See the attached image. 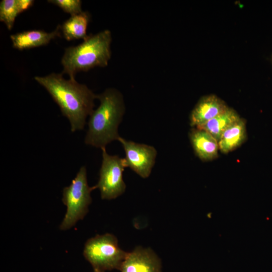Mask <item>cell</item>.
<instances>
[{
	"instance_id": "4",
	"label": "cell",
	"mask_w": 272,
	"mask_h": 272,
	"mask_svg": "<svg viewBox=\"0 0 272 272\" xmlns=\"http://www.w3.org/2000/svg\"><path fill=\"white\" fill-rule=\"evenodd\" d=\"M95 188V186L88 185L86 168L81 167L71 184L63 189L62 201L66 207V212L60 230H68L84 218L92 202L91 192Z\"/></svg>"
},
{
	"instance_id": "16",
	"label": "cell",
	"mask_w": 272,
	"mask_h": 272,
	"mask_svg": "<svg viewBox=\"0 0 272 272\" xmlns=\"http://www.w3.org/2000/svg\"><path fill=\"white\" fill-rule=\"evenodd\" d=\"M47 2L58 6L71 16L83 12L81 7L82 2L80 0H49Z\"/></svg>"
},
{
	"instance_id": "11",
	"label": "cell",
	"mask_w": 272,
	"mask_h": 272,
	"mask_svg": "<svg viewBox=\"0 0 272 272\" xmlns=\"http://www.w3.org/2000/svg\"><path fill=\"white\" fill-rule=\"evenodd\" d=\"M60 30L59 25L51 32L42 30L24 31L11 35L10 38L14 48L23 50L48 44L51 40L60 36Z\"/></svg>"
},
{
	"instance_id": "8",
	"label": "cell",
	"mask_w": 272,
	"mask_h": 272,
	"mask_svg": "<svg viewBox=\"0 0 272 272\" xmlns=\"http://www.w3.org/2000/svg\"><path fill=\"white\" fill-rule=\"evenodd\" d=\"M119 270L121 272H162L161 262L153 250L139 246L127 252Z\"/></svg>"
},
{
	"instance_id": "10",
	"label": "cell",
	"mask_w": 272,
	"mask_h": 272,
	"mask_svg": "<svg viewBox=\"0 0 272 272\" xmlns=\"http://www.w3.org/2000/svg\"><path fill=\"white\" fill-rule=\"evenodd\" d=\"M189 138L195 155L202 161H213L218 157V141L207 131L192 127Z\"/></svg>"
},
{
	"instance_id": "6",
	"label": "cell",
	"mask_w": 272,
	"mask_h": 272,
	"mask_svg": "<svg viewBox=\"0 0 272 272\" xmlns=\"http://www.w3.org/2000/svg\"><path fill=\"white\" fill-rule=\"evenodd\" d=\"M101 150L102 161L99 179L95 186L99 188L102 199H112L120 196L125 190L126 185L122 174L126 166L124 158L109 155L105 148Z\"/></svg>"
},
{
	"instance_id": "12",
	"label": "cell",
	"mask_w": 272,
	"mask_h": 272,
	"mask_svg": "<svg viewBox=\"0 0 272 272\" xmlns=\"http://www.w3.org/2000/svg\"><path fill=\"white\" fill-rule=\"evenodd\" d=\"M246 138V121L241 117L223 133L218 141L219 151L223 154L231 152L242 145Z\"/></svg>"
},
{
	"instance_id": "18",
	"label": "cell",
	"mask_w": 272,
	"mask_h": 272,
	"mask_svg": "<svg viewBox=\"0 0 272 272\" xmlns=\"http://www.w3.org/2000/svg\"><path fill=\"white\" fill-rule=\"evenodd\" d=\"M94 272H96V271H94Z\"/></svg>"
},
{
	"instance_id": "15",
	"label": "cell",
	"mask_w": 272,
	"mask_h": 272,
	"mask_svg": "<svg viewBox=\"0 0 272 272\" xmlns=\"http://www.w3.org/2000/svg\"><path fill=\"white\" fill-rule=\"evenodd\" d=\"M21 13L17 0H2L0 3V21L11 30L14 25L16 18Z\"/></svg>"
},
{
	"instance_id": "2",
	"label": "cell",
	"mask_w": 272,
	"mask_h": 272,
	"mask_svg": "<svg viewBox=\"0 0 272 272\" xmlns=\"http://www.w3.org/2000/svg\"><path fill=\"white\" fill-rule=\"evenodd\" d=\"M99 106L89 115L88 129L85 143L96 148H106L120 137L118 126L125 111L122 94L117 89L109 88L97 95Z\"/></svg>"
},
{
	"instance_id": "5",
	"label": "cell",
	"mask_w": 272,
	"mask_h": 272,
	"mask_svg": "<svg viewBox=\"0 0 272 272\" xmlns=\"http://www.w3.org/2000/svg\"><path fill=\"white\" fill-rule=\"evenodd\" d=\"M127 253L119 247L116 237L109 233L88 239L83 251L85 258L96 272L119 270Z\"/></svg>"
},
{
	"instance_id": "13",
	"label": "cell",
	"mask_w": 272,
	"mask_h": 272,
	"mask_svg": "<svg viewBox=\"0 0 272 272\" xmlns=\"http://www.w3.org/2000/svg\"><path fill=\"white\" fill-rule=\"evenodd\" d=\"M90 15L88 12L71 16L61 26L60 30L64 38L68 40L86 39L88 35L87 30Z\"/></svg>"
},
{
	"instance_id": "17",
	"label": "cell",
	"mask_w": 272,
	"mask_h": 272,
	"mask_svg": "<svg viewBox=\"0 0 272 272\" xmlns=\"http://www.w3.org/2000/svg\"><path fill=\"white\" fill-rule=\"evenodd\" d=\"M34 3L33 0H17L18 5L21 13L32 7Z\"/></svg>"
},
{
	"instance_id": "19",
	"label": "cell",
	"mask_w": 272,
	"mask_h": 272,
	"mask_svg": "<svg viewBox=\"0 0 272 272\" xmlns=\"http://www.w3.org/2000/svg\"><path fill=\"white\" fill-rule=\"evenodd\" d=\"M271 60H272V58H271Z\"/></svg>"
},
{
	"instance_id": "1",
	"label": "cell",
	"mask_w": 272,
	"mask_h": 272,
	"mask_svg": "<svg viewBox=\"0 0 272 272\" xmlns=\"http://www.w3.org/2000/svg\"><path fill=\"white\" fill-rule=\"evenodd\" d=\"M34 80L43 86L70 121L72 132L84 129L86 118L94 110L97 95L75 79H65L62 74L51 73Z\"/></svg>"
},
{
	"instance_id": "7",
	"label": "cell",
	"mask_w": 272,
	"mask_h": 272,
	"mask_svg": "<svg viewBox=\"0 0 272 272\" xmlns=\"http://www.w3.org/2000/svg\"><path fill=\"white\" fill-rule=\"evenodd\" d=\"M118 141L125 152L124 159L126 167L130 168L141 177L148 178L155 165L157 155L155 147L126 140L121 137Z\"/></svg>"
},
{
	"instance_id": "3",
	"label": "cell",
	"mask_w": 272,
	"mask_h": 272,
	"mask_svg": "<svg viewBox=\"0 0 272 272\" xmlns=\"http://www.w3.org/2000/svg\"><path fill=\"white\" fill-rule=\"evenodd\" d=\"M112 35L104 30L88 35L79 45L66 48L61 59L62 74L75 79L80 72H87L96 67H106L111 56Z\"/></svg>"
},
{
	"instance_id": "14",
	"label": "cell",
	"mask_w": 272,
	"mask_h": 272,
	"mask_svg": "<svg viewBox=\"0 0 272 272\" xmlns=\"http://www.w3.org/2000/svg\"><path fill=\"white\" fill-rule=\"evenodd\" d=\"M240 118L236 110L229 107L224 112L197 128L207 131L219 141L225 131Z\"/></svg>"
},
{
	"instance_id": "9",
	"label": "cell",
	"mask_w": 272,
	"mask_h": 272,
	"mask_svg": "<svg viewBox=\"0 0 272 272\" xmlns=\"http://www.w3.org/2000/svg\"><path fill=\"white\" fill-rule=\"evenodd\" d=\"M229 106L218 96L210 94L201 97L189 115V124L192 127H199L224 112Z\"/></svg>"
}]
</instances>
